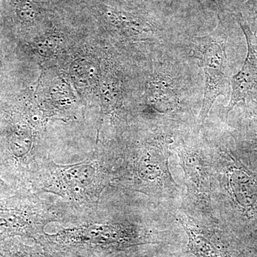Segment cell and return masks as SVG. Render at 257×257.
Wrapping results in <instances>:
<instances>
[{
	"label": "cell",
	"mask_w": 257,
	"mask_h": 257,
	"mask_svg": "<svg viewBox=\"0 0 257 257\" xmlns=\"http://www.w3.org/2000/svg\"><path fill=\"white\" fill-rule=\"evenodd\" d=\"M110 152L96 143L84 160L62 165L45 161L32 179L30 191L53 195L68 203L83 221L99 214L102 193L114 179Z\"/></svg>",
	"instance_id": "6da1fadb"
},
{
	"label": "cell",
	"mask_w": 257,
	"mask_h": 257,
	"mask_svg": "<svg viewBox=\"0 0 257 257\" xmlns=\"http://www.w3.org/2000/svg\"><path fill=\"white\" fill-rule=\"evenodd\" d=\"M52 257H108L152 243L145 227L128 221L92 219L68 225L36 239Z\"/></svg>",
	"instance_id": "7a4b0ae2"
},
{
	"label": "cell",
	"mask_w": 257,
	"mask_h": 257,
	"mask_svg": "<svg viewBox=\"0 0 257 257\" xmlns=\"http://www.w3.org/2000/svg\"><path fill=\"white\" fill-rule=\"evenodd\" d=\"M47 121L37 108L0 118V175L16 192L30 191L40 166L51 159L42 143Z\"/></svg>",
	"instance_id": "3957f363"
},
{
	"label": "cell",
	"mask_w": 257,
	"mask_h": 257,
	"mask_svg": "<svg viewBox=\"0 0 257 257\" xmlns=\"http://www.w3.org/2000/svg\"><path fill=\"white\" fill-rule=\"evenodd\" d=\"M191 59L172 44L151 47L150 69L142 95L145 110L173 112L197 96L200 87Z\"/></svg>",
	"instance_id": "277c9868"
},
{
	"label": "cell",
	"mask_w": 257,
	"mask_h": 257,
	"mask_svg": "<svg viewBox=\"0 0 257 257\" xmlns=\"http://www.w3.org/2000/svg\"><path fill=\"white\" fill-rule=\"evenodd\" d=\"M82 217L57 197L45 198L27 191L0 199V240L23 237L36 240L52 223L72 225Z\"/></svg>",
	"instance_id": "5b68a950"
},
{
	"label": "cell",
	"mask_w": 257,
	"mask_h": 257,
	"mask_svg": "<svg viewBox=\"0 0 257 257\" xmlns=\"http://www.w3.org/2000/svg\"><path fill=\"white\" fill-rule=\"evenodd\" d=\"M219 23L214 31L204 36L193 37L189 40L192 59L199 62L204 75L202 106L198 124L205 121L214 102L226 95L231 85L227 47L228 33L224 20L218 16Z\"/></svg>",
	"instance_id": "8992f818"
},
{
	"label": "cell",
	"mask_w": 257,
	"mask_h": 257,
	"mask_svg": "<svg viewBox=\"0 0 257 257\" xmlns=\"http://www.w3.org/2000/svg\"><path fill=\"white\" fill-rule=\"evenodd\" d=\"M234 15L246 39L247 53L241 69L231 77V94L226 107V118L240 102L257 101V34L251 30L241 13Z\"/></svg>",
	"instance_id": "52a82bcc"
},
{
	"label": "cell",
	"mask_w": 257,
	"mask_h": 257,
	"mask_svg": "<svg viewBox=\"0 0 257 257\" xmlns=\"http://www.w3.org/2000/svg\"><path fill=\"white\" fill-rule=\"evenodd\" d=\"M0 257H52L36 240L14 237L0 240Z\"/></svg>",
	"instance_id": "ba28073f"
},
{
	"label": "cell",
	"mask_w": 257,
	"mask_h": 257,
	"mask_svg": "<svg viewBox=\"0 0 257 257\" xmlns=\"http://www.w3.org/2000/svg\"><path fill=\"white\" fill-rule=\"evenodd\" d=\"M72 76L79 86H87L98 77V69L87 60H76L72 64Z\"/></svg>",
	"instance_id": "9c48e42d"
},
{
	"label": "cell",
	"mask_w": 257,
	"mask_h": 257,
	"mask_svg": "<svg viewBox=\"0 0 257 257\" xmlns=\"http://www.w3.org/2000/svg\"><path fill=\"white\" fill-rule=\"evenodd\" d=\"M57 39L45 38L42 42H38V51L42 55H50L57 47Z\"/></svg>",
	"instance_id": "30bf717a"
},
{
	"label": "cell",
	"mask_w": 257,
	"mask_h": 257,
	"mask_svg": "<svg viewBox=\"0 0 257 257\" xmlns=\"http://www.w3.org/2000/svg\"><path fill=\"white\" fill-rule=\"evenodd\" d=\"M203 8L221 15L223 11L222 0H199Z\"/></svg>",
	"instance_id": "8fae6325"
},
{
	"label": "cell",
	"mask_w": 257,
	"mask_h": 257,
	"mask_svg": "<svg viewBox=\"0 0 257 257\" xmlns=\"http://www.w3.org/2000/svg\"><path fill=\"white\" fill-rule=\"evenodd\" d=\"M140 246L128 248L127 250L108 257H150L140 249Z\"/></svg>",
	"instance_id": "7c38bea8"
},
{
	"label": "cell",
	"mask_w": 257,
	"mask_h": 257,
	"mask_svg": "<svg viewBox=\"0 0 257 257\" xmlns=\"http://www.w3.org/2000/svg\"><path fill=\"white\" fill-rule=\"evenodd\" d=\"M16 191L0 175V199L14 195Z\"/></svg>",
	"instance_id": "4fadbf2b"
},
{
	"label": "cell",
	"mask_w": 257,
	"mask_h": 257,
	"mask_svg": "<svg viewBox=\"0 0 257 257\" xmlns=\"http://www.w3.org/2000/svg\"><path fill=\"white\" fill-rule=\"evenodd\" d=\"M243 104L246 106L250 118L252 119L257 138V101H246V103H243Z\"/></svg>",
	"instance_id": "5bb4252c"
},
{
	"label": "cell",
	"mask_w": 257,
	"mask_h": 257,
	"mask_svg": "<svg viewBox=\"0 0 257 257\" xmlns=\"http://www.w3.org/2000/svg\"><path fill=\"white\" fill-rule=\"evenodd\" d=\"M254 3H255V0H247V1H246V5H248V6H249V7H253L254 6Z\"/></svg>",
	"instance_id": "9a60e30c"
}]
</instances>
